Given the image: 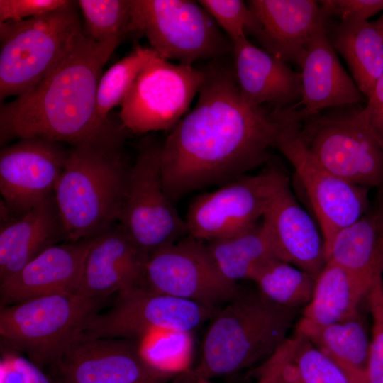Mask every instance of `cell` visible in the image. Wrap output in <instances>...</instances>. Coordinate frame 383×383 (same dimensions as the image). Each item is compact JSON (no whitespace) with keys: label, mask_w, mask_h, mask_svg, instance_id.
<instances>
[{"label":"cell","mask_w":383,"mask_h":383,"mask_svg":"<svg viewBox=\"0 0 383 383\" xmlns=\"http://www.w3.org/2000/svg\"><path fill=\"white\" fill-rule=\"evenodd\" d=\"M198 101L162 143L164 188L173 202L195 190L222 186L267 162L286 109L242 99L233 64L217 58L202 68Z\"/></svg>","instance_id":"6da1fadb"},{"label":"cell","mask_w":383,"mask_h":383,"mask_svg":"<svg viewBox=\"0 0 383 383\" xmlns=\"http://www.w3.org/2000/svg\"><path fill=\"white\" fill-rule=\"evenodd\" d=\"M121 40L99 43L84 33L38 84L1 103V145L38 138L73 146L106 128L113 121L96 116L97 87Z\"/></svg>","instance_id":"7a4b0ae2"},{"label":"cell","mask_w":383,"mask_h":383,"mask_svg":"<svg viewBox=\"0 0 383 383\" xmlns=\"http://www.w3.org/2000/svg\"><path fill=\"white\" fill-rule=\"evenodd\" d=\"M127 133L113 121L69 150L53 190L65 241L91 238L118 220L130 170L123 159Z\"/></svg>","instance_id":"3957f363"},{"label":"cell","mask_w":383,"mask_h":383,"mask_svg":"<svg viewBox=\"0 0 383 383\" xmlns=\"http://www.w3.org/2000/svg\"><path fill=\"white\" fill-rule=\"evenodd\" d=\"M297 311L270 301L257 288L240 289L211 318L194 371L211 380L267 360L288 339Z\"/></svg>","instance_id":"277c9868"},{"label":"cell","mask_w":383,"mask_h":383,"mask_svg":"<svg viewBox=\"0 0 383 383\" xmlns=\"http://www.w3.org/2000/svg\"><path fill=\"white\" fill-rule=\"evenodd\" d=\"M77 1L45 15L0 23V99L38 84L84 33Z\"/></svg>","instance_id":"5b68a950"},{"label":"cell","mask_w":383,"mask_h":383,"mask_svg":"<svg viewBox=\"0 0 383 383\" xmlns=\"http://www.w3.org/2000/svg\"><path fill=\"white\" fill-rule=\"evenodd\" d=\"M106 299L60 294L1 306L0 335L38 367H51L79 338Z\"/></svg>","instance_id":"8992f818"},{"label":"cell","mask_w":383,"mask_h":383,"mask_svg":"<svg viewBox=\"0 0 383 383\" xmlns=\"http://www.w3.org/2000/svg\"><path fill=\"white\" fill-rule=\"evenodd\" d=\"M128 33L139 32L160 57L192 65L221 58L233 44L206 11L190 0H130Z\"/></svg>","instance_id":"52a82bcc"},{"label":"cell","mask_w":383,"mask_h":383,"mask_svg":"<svg viewBox=\"0 0 383 383\" xmlns=\"http://www.w3.org/2000/svg\"><path fill=\"white\" fill-rule=\"evenodd\" d=\"M355 105L325 109L301 123L299 136L326 170L367 188L383 185V148L358 121Z\"/></svg>","instance_id":"ba28073f"},{"label":"cell","mask_w":383,"mask_h":383,"mask_svg":"<svg viewBox=\"0 0 383 383\" xmlns=\"http://www.w3.org/2000/svg\"><path fill=\"white\" fill-rule=\"evenodd\" d=\"M161 147L162 143L150 136L139 144L117 220L126 236L147 257L187 235L185 219L164 188Z\"/></svg>","instance_id":"9c48e42d"},{"label":"cell","mask_w":383,"mask_h":383,"mask_svg":"<svg viewBox=\"0 0 383 383\" xmlns=\"http://www.w3.org/2000/svg\"><path fill=\"white\" fill-rule=\"evenodd\" d=\"M214 312L197 302L153 292L142 284L117 293L112 306L91 317L79 338L142 343L156 332L189 333Z\"/></svg>","instance_id":"30bf717a"},{"label":"cell","mask_w":383,"mask_h":383,"mask_svg":"<svg viewBox=\"0 0 383 383\" xmlns=\"http://www.w3.org/2000/svg\"><path fill=\"white\" fill-rule=\"evenodd\" d=\"M204 79L203 69L174 64L158 55L127 93L119 121L128 132L135 134L171 131L189 112Z\"/></svg>","instance_id":"8fae6325"},{"label":"cell","mask_w":383,"mask_h":383,"mask_svg":"<svg viewBox=\"0 0 383 383\" xmlns=\"http://www.w3.org/2000/svg\"><path fill=\"white\" fill-rule=\"evenodd\" d=\"M287 179L282 170L270 166L198 196L190 204L185 218L187 235L208 242L254 227Z\"/></svg>","instance_id":"7c38bea8"},{"label":"cell","mask_w":383,"mask_h":383,"mask_svg":"<svg viewBox=\"0 0 383 383\" xmlns=\"http://www.w3.org/2000/svg\"><path fill=\"white\" fill-rule=\"evenodd\" d=\"M302 121L292 118L284 121L274 148L294 168L312 205L326 246L340 230L370 210V188L349 182L318 163L299 138Z\"/></svg>","instance_id":"4fadbf2b"},{"label":"cell","mask_w":383,"mask_h":383,"mask_svg":"<svg viewBox=\"0 0 383 383\" xmlns=\"http://www.w3.org/2000/svg\"><path fill=\"white\" fill-rule=\"evenodd\" d=\"M143 284L153 292L197 302L215 311L240 289L218 271L204 242L188 235L148 257Z\"/></svg>","instance_id":"5bb4252c"},{"label":"cell","mask_w":383,"mask_h":383,"mask_svg":"<svg viewBox=\"0 0 383 383\" xmlns=\"http://www.w3.org/2000/svg\"><path fill=\"white\" fill-rule=\"evenodd\" d=\"M50 368L54 383H167L179 374L155 366L141 342L125 338H79Z\"/></svg>","instance_id":"9a60e30c"},{"label":"cell","mask_w":383,"mask_h":383,"mask_svg":"<svg viewBox=\"0 0 383 383\" xmlns=\"http://www.w3.org/2000/svg\"><path fill=\"white\" fill-rule=\"evenodd\" d=\"M62 144L23 138L1 150L0 192L9 210L21 216L53 192L69 152Z\"/></svg>","instance_id":"2e32d148"},{"label":"cell","mask_w":383,"mask_h":383,"mask_svg":"<svg viewBox=\"0 0 383 383\" xmlns=\"http://www.w3.org/2000/svg\"><path fill=\"white\" fill-rule=\"evenodd\" d=\"M262 223L277 257L316 279L327 262L323 238L293 194L289 179L274 194Z\"/></svg>","instance_id":"e0dca14e"},{"label":"cell","mask_w":383,"mask_h":383,"mask_svg":"<svg viewBox=\"0 0 383 383\" xmlns=\"http://www.w3.org/2000/svg\"><path fill=\"white\" fill-rule=\"evenodd\" d=\"M91 238L53 245L0 282L1 306L41 296L76 294Z\"/></svg>","instance_id":"ac0fdd59"},{"label":"cell","mask_w":383,"mask_h":383,"mask_svg":"<svg viewBox=\"0 0 383 383\" xmlns=\"http://www.w3.org/2000/svg\"><path fill=\"white\" fill-rule=\"evenodd\" d=\"M247 4L258 21L255 38L263 49L300 66L311 40L327 21L318 1L250 0Z\"/></svg>","instance_id":"d6986e66"},{"label":"cell","mask_w":383,"mask_h":383,"mask_svg":"<svg viewBox=\"0 0 383 383\" xmlns=\"http://www.w3.org/2000/svg\"><path fill=\"white\" fill-rule=\"evenodd\" d=\"M233 65L240 95L252 106L283 109L301 99V74L248 38L233 43Z\"/></svg>","instance_id":"ffe728a7"},{"label":"cell","mask_w":383,"mask_h":383,"mask_svg":"<svg viewBox=\"0 0 383 383\" xmlns=\"http://www.w3.org/2000/svg\"><path fill=\"white\" fill-rule=\"evenodd\" d=\"M147 258L118 224L112 226L91 238L76 294L106 299L142 284Z\"/></svg>","instance_id":"44dd1931"},{"label":"cell","mask_w":383,"mask_h":383,"mask_svg":"<svg viewBox=\"0 0 383 383\" xmlns=\"http://www.w3.org/2000/svg\"><path fill=\"white\" fill-rule=\"evenodd\" d=\"M300 67L301 99L295 106L299 107L305 118L325 109L356 105L363 100V94L341 65L326 25L313 36Z\"/></svg>","instance_id":"7402d4cb"},{"label":"cell","mask_w":383,"mask_h":383,"mask_svg":"<svg viewBox=\"0 0 383 383\" xmlns=\"http://www.w3.org/2000/svg\"><path fill=\"white\" fill-rule=\"evenodd\" d=\"M65 240L53 192L0 230V282L19 272L49 248Z\"/></svg>","instance_id":"603a6c76"},{"label":"cell","mask_w":383,"mask_h":383,"mask_svg":"<svg viewBox=\"0 0 383 383\" xmlns=\"http://www.w3.org/2000/svg\"><path fill=\"white\" fill-rule=\"evenodd\" d=\"M362 306L340 321L320 324L301 318L295 325V330L338 365L352 383H365L370 355L372 330Z\"/></svg>","instance_id":"cb8c5ba5"},{"label":"cell","mask_w":383,"mask_h":383,"mask_svg":"<svg viewBox=\"0 0 383 383\" xmlns=\"http://www.w3.org/2000/svg\"><path fill=\"white\" fill-rule=\"evenodd\" d=\"M325 252L327 262L370 287L375 276L383 272V204L340 230Z\"/></svg>","instance_id":"d4e9b609"},{"label":"cell","mask_w":383,"mask_h":383,"mask_svg":"<svg viewBox=\"0 0 383 383\" xmlns=\"http://www.w3.org/2000/svg\"><path fill=\"white\" fill-rule=\"evenodd\" d=\"M328 38L345 60L363 96L370 95L383 74V33L374 22L338 21L326 23Z\"/></svg>","instance_id":"484cf974"},{"label":"cell","mask_w":383,"mask_h":383,"mask_svg":"<svg viewBox=\"0 0 383 383\" xmlns=\"http://www.w3.org/2000/svg\"><path fill=\"white\" fill-rule=\"evenodd\" d=\"M204 243L218 271L233 283L252 282L267 263L277 258L262 220L240 233Z\"/></svg>","instance_id":"4316f807"},{"label":"cell","mask_w":383,"mask_h":383,"mask_svg":"<svg viewBox=\"0 0 383 383\" xmlns=\"http://www.w3.org/2000/svg\"><path fill=\"white\" fill-rule=\"evenodd\" d=\"M370 287L343 268L327 262L316 278L311 299L301 318L320 324L346 319L360 308Z\"/></svg>","instance_id":"83f0119b"},{"label":"cell","mask_w":383,"mask_h":383,"mask_svg":"<svg viewBox=\"0 0 383 383\" xmlns=\"http://www.w3.org/2000/svg\"><path fill=\"white\" fill-rule=\"evenodd\" d=\"M315 280L298 267L275 258L258 272L252 282L270 301L299 310L310 302Z\"/></svg>","instance_id":"f1b7e54d"},{"label":"cell","mask_w":383,"mask_h":383,"mask_svg":"<svg viewBox=\"0 0 383 383\" xmlns=\"http://www.w3.org/2000/svg\"><path fill=\"white\" fill-rule=\"evenodd\" d=\"M157 56L150 48L137 45L102 74L96 101V113L101 121L110 120V111L121 106L139 74Z\"/></svg>","instance_id":"f546056e"},{"label":"cell","mask_w":383,"mask_h":383,"mask_svg":"<svg viewBox=\"0 0 383 383\" xmlns=\"http://www.w3.org/2000/svg\"><path fill=\"white\" fill-rule=\"evenodd\" d=\"M84 19L87 35L99 43L120 39L128 33L130 0L77 1Z\"/></svg>","instance_id":"4dcf8cb0"},{"label":"cell","mask_w":383,"mask_h":383,"mask_svg":"<svg viewBox=\"0 0 383 383\" xmlns=\"http://www.w3.org/2000/svg\"><path fill=\"white\" fill-rule=\"evenodd\" d=\"M291 360L301 383H352L344 370L295 330L289 337Z\"/></svg>","instance_id":"1f68e13d"},{"label":"cell","mask_w":383,"mask_h":383,"mask_svg":"<svg viewBox=\"0 0 383 383\" xmlns=\"http://www.w3.org/2000/svg\"><path fill=\"white\" fill-rule=\"evenodd\" d=\"M232 43L248 35L255 37L258 21L247 3L241 0H199Z\"/></svg>","instance_id":"d6a6232c"},{"label":"cell","mask_w":383,"mask_h":383,"mask_svg":"<svg viewBox=\"0 0 383 383\" xmlns=\"http://www.w3.org/2000/svg\"><path fill=\"white\" fill-rule=\"evenodd\" d=\"M372 318V343L365 383H383V273L374 278L366 296Z\"/></svg>","instance_id":"836d02e7"},{"label":"cell","mask_w":383,"mask_h":383,"mask_svg":"<svg viewBox=\"0 0 383 383\" xmlns=\"http://www.w3.org/2000/svg\"><path fill=\"white\" fill-rule=\"evenodd\" d=\"M321 11L327 19L365 21L383 10V0H321Z\"/></svg>","instance_id":"e575fe53"},{"label":"cell","mask_w":383,"mask_h":383,"mask_svg":"<svg viewBox=\"0 0 383 383\" xmlns=\"http://www.w3.org/2000/svg\"><path fill=\"white\" fill-rule=\"evenodd\" d=\"M69 0H0V23L17 22L68 6Z\"/></svg>","instance_id":"d590c367"},{"label":"cell","mask_w":383,"mask_h":383,"mask_svg":"<svg viewBox=\"0 0 383 383\" xmlns=\"http://www.w3.org/2000/svg\"><path fill=\"white\" fill-rule=\"evenodd\" d=\"M365 107L358 109V121L383 148V74L376 82Z\"/></svg>","instance_id":"8d00e7d4"},{"label":"cell","mask_w":383,"mask_h":383,"mask_svg":"<svg viewBox=\"0 0 383 383\" xmlns=\"http://www.w3.org/2000/svg\"><path fill=\"white\" fill-rule=\"evenodd\" d=\"M289 338L282 347L260 367L257 383H279L282 371L289 358Z\"/></svg>","instance_id":"74e56055"},{"label":"cell","mask_w":383,"mask_h":383,"mask_svg":"<svg viewBox=\"0 0 383 383\" xmlns=\"http://www.w3.org/2000/svg\"><path fill=\"white\" fill-rule=\"evenodd\" d=\"M15 366L23 375L25 383H54L48 375L43 372L27 357L11 354Z\"/></svg>","instance_id":"f35d334b"},{"label":"cell","mask_w":383,"mask_h":383,"mask_svg":"<svg viewBox=\"0 0 383 383\" xmlns=\"http://www.w3.org/2000/svg\"><path fill=\"white\" fill-rule=\"evenodd\" d=\"M1 383H25L23 375L15 366L11 354L4 355L1 361Z\"/></svg>","instance_id":"ab89813d"},{"label":"cell","mask_w":383,"mask_h":383,"mask_svg":"<svg viewBox=\"0 0 383 383\" xmlns=\"http://www.w3.org/2000/svg\"><path fill=\"white\" fill-rule=\"evenodd\" d=\"M174 379V383H211L210 380L198 376L194 370H184Z\"/></svg>","instance_id":"60d3db41"},{"label":"cell","mask_w":383,"mask_h":383,"mask_svg":"<svg viewBox=\"0 0 383 383\" xmlns=\"http://www.w3.org/2000/svg\"><path fill=\"white\" fill-rule=\"evenodd\" d=\"M376 23V25L380 28V30H382V33H383V14L382 15V16L377 21L374 22Z\"/></svg>","instance_id":"b9f144b4"},{"label":"cell","mask_w":383,"mask_h":383,"mask_svg":"<svg viewBox=\"0 0 383 383\" xmlns=\"http://www.w3.org/2000/svg\"><path fill=\"white\" fill-rule=\"evenodd\" d=\"M150 383H165V382H150Z\"/></svg>","instance_id":"7bdbcfd3"}]
</instances>
